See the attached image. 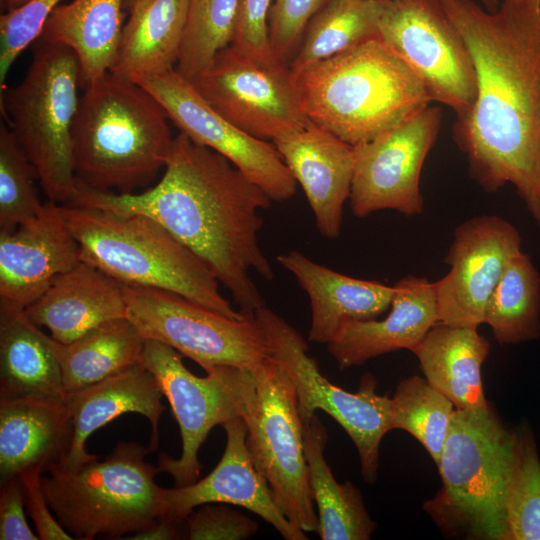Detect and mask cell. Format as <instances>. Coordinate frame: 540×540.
Returning a JSON list of instances; mask_svg holds the SVG:
<instances>
[{"instance_id": "6da1fadb", "label": "cell", "mask_w": 540, "mask_h": 540, "mask_svg": "<svg viewBox=\"0 0 540 540\" xmlns=\"http://www.w3.org/2000/svg\"><path fill=\"white\" fill-rule=\"evenodd\" d=\"M473 59L476 99L457 119L454 140L486 191L513 184L540 226V4L502 0L495 11L473 0H440Z\"/></svg>"}, {"instance_id": "7a4b0ae2", "label": "cell", "mask_w": 540, "mask_h": 540, "mask_svg": "<svg viewBox=\"0 0 540 540\" xmlns=\"http://www.w3.org/2000/svg\"><path fill=\"white\" fill-rule=\"evenodd\" d=\"M77 187L70 205L155 220L212 269L240 311L254 313L264 305L250 272L274 277L258 243L259 211L268 209L272 199L221 154L180 132L152 188L116 194Z\"/></svg>"}, {"instance_id": "3957f363", "label": "cell", "mask_w": 540, "mask_h": 540, "mask_svg": "<svg viewBox=\"0 0 540 540\" xmlns=\"http://www.w3.org/2000/svg\"><path fill=\"white\" fill-rule=\"evenodd\" d=\"M84 88L72 128L77 185L136 193L168 163L175 138L170 119L149 91L110 72Z\"/></svg>"}, {"instance_id": "277c9868", "label": "cell", "mask_w": 540, "mask_h": 540, "mask_svg": "<svg viewBox=\"0 0 540 540\" xmlns=\"http://www.w3.org/2000/svg\"><path fill=\"white\" fill-rule=\"evenodd\" d=\"M292 74L309 120L353 147L433 102L420 78L379 37Z\"/></svg>"}, {"instance_id": "5b68a950", "label": "cell", "mask_w": 540, "mask_h": 540, "mask_svg": "<svg viewBox=\"0 0 540 540\" xmlns=\"http://www.w3.org/2000/svg\"><path fill=\"white\" fill-rule=\"evenodd\" d=\"M81 260L124 285L180 294L229 318L244 317L219 290L212 269L155 220L96 208L61 205Z\"/></svg>"}, {"instance_id": "8992f818", "label": "cell", "mask_w": 540, "mask_h": 540, "mask_svg": "<svg viewBox=\"0 0 540 540\" xmlns=\"http://www.w3.org/2000/svg\"><path fill=\"white\" fill-rule=\"evenodd\" d=\"M151 450L119 441L103 460L76 470L55 465L42 476L46 500L60 524L75 538H124L165 515L158 467L145 461Z\"/></svg>"}, {"instance_id": "52a82bcc", "label": "cell", "mask_w": 540, "mask_h": 540, "mask_svg": "<svg viewBox=\"0 0 540 540\" xmlns=\"http://www.w3.org/2000/svg\"><path fill=\"white\" fill-rule=\"evenodd\" d=\"M79 85L80 66L73 51L40 40L22 81L0 92L6 122L48 200L60 205L72 204L78 194L72 128Z\"/></svg>"}, {"instance_id": "ba28073f", "label": "cell", "mask_w": 540, "mask_h": 540, "mask_svg": "<svg viewBox=\"0 0 540 540\" xmlns=\"http://www.w3.org/2000/svg\"><path fill=\"white\" fill-rule=\"evenodd\" d=\"M513 431L490 408L455 409L437 464L439 493L425 509L443 528L505 540L504 494Z\"/></svg>"}, {"instance_id": "9c48e42d", "label": "cell", "mask_w": 540, "mask_h": 540, "mask_svg": "<svg viewBox=\"0 0 540 540\" xmlns=\"http://www.w3.org/2000/svg\"><path fill=\"white\" fill-rule=\"evenodd\" d=\"M142 361L170 404L182 442L179 458L159 454L158 470L169 474L175 487L192 484L200 479L199 450L210 431L234 418L247 417L256 394L252 372L218 365L205 369V377H198L186 368L179 352L155 340H145Z\"/></svg>"}, {"instance_id": "30bf717a", "label": "cell", "mask_w": 540, "mask_h": 540, "mask_svg": "<svg viewBox=\"0 0 540 540\" xmlns=\"http://www.w3.org/2000/svg\"><path fill=\"white\" fill-rule=\"evenodd\" d=\"M249 369L256 394L244 421L252 461L288 520L306 533L316 532L319 521L308 481L304 426L294 385L272 356Z\"/></svg>"}, {"instance_id": "8fae6325", "label": "cell", "mask_w": 540, "mask_h": 540, "mask_svg": "<svg viewBox=\"0 0 540 540\" xmlns=\"http://www.w3.org/2000/svg\"><path fill=\"white\" fill-rule=\"evenodd\" d=\"M270 348L290 377L297 396L303 426L322 410L332 417L353 441L360 459L364 481L373 483L379 467V445L391 430L389 400L376 392L377 381L367 373L358 391L348 392L331 383L310 357L308 343L301 334L274 311L262 305L254 311Z\"/></svg>"}, {"instance_id": "7c38bea8", "label": "cell", "mask_w": 540, "mask_h": 540, "mask_svg": "<svg viewBox=\"0 0 540 540\" xmlns=\"http://www.w3.org/2000/svg\"><path fill=\"white\" fill-rule=\"evenodd\" d=\"M124 292L126 318L145 340L170 346L204 370L249 368L270 356L254 313L233 319L167 290L125 285Z\"/></svg>"}, {"instance_id": "4fadbf2b", "label": "cell", "mask_w": 540, "mask_h": 540, "mask_svg": "<svg viewBox=\"0 0 540 540\" xmlns=\"http://www.w3.org/2000/svg\"><path fill=\"white\" fill-rule=\"evenodd\" d=\"M190 82L212 109L258 139L273 142L312 124L289 65L261 62L232 44Z\"/></svg>"}, {"instance_id": "5bb4252c", "label": "cell", "mask_w": 540, "mask_h": 540, "mask_svg": "<svg viewBox=\"0 0 540 540\" xmlns=\"http://www.w3.org/2000/svg\"><path fill=\"white\" fill-rule=\"evenodd\" d=\"M379 38L423 82L432 101L464 118L477 94L470 51L440 0H386Z\"/></svg>"}, {"instance_id": "9a60e30c", "label": "cell", "mask_w": 540, "mask_h": 540, "mask_svg": "<svg viewBox=\"0 0 540 540\" xmlns=\"http://www.w3.org/2000/svg\"><path fill=\"white\" fill-rule=\"evenodd\" d=\"M442 122V110L431 104L373 140L354 147L350 208L356 217L391 209L420 214V175Z\"/></svg>"}, {"instance_id": "2e32d148", "label": "cell", "mask_w": 540, "mask_h": 540, "mask_svg": "<svg viewBox=\"0 0 540 540\" xmlns=\"http://www.w3.org/2000/svg\"><path fill=\"white\" fill-rule=\"evenodd\" d=\"M134 82L161 103L180 132L227 158L272 201L295 195L297 182L273 142L249 135L218 114L175 68Z\"/></svg>"}, {"instance_id": "e0dca14e", "label": "cell", "mask_w": 540, "mask_h": 540, "mask_svg": "<svg viewBox=\"0 0 540 540\" xmlns=\"http://www.w3.org/2000/svg\"><path fill=\"white\" fill-rule=\"evenodd\" d=\"M520 251V233L497 215L476 216L459 224L444 260L450 270L434 282L438 322L474 328L484 323L487 302Z\"/></svg>"}, {"instance_id": "ac0fdd59", "label": "cell", "mask_w": 540, "mask_h": 540, "mask_svg": "<svg viewBox=\"0 0 540 540\" xmlns=\"http://www.w3.org/2000/svg\"><path fill=\"white\" fill-rule=\"evenodd\" d=\"M80 261L62 206L48 200L34 219L0 232V309L24 311Z\"/></svg>"}, {"instance_id": "d6986e66", "label": "cell", "mask_w": 540, "mask_h": 540, "mask_svg": "<svg viewBox=\"0 0 540 540\" xmlns=\"http://www.w3.org/2000/svg\"><path fill=\"white\" fill-rule=\"evenodd\" d=\"M222 426L226 445L216 467L192 484L164 488L165 515L185 521L200 505L232 504L257 514L285 540H307L306 532L295 527L279 508L266 479L255 467L246 443L244 419L237 417Z\"/></svg>"}, {"instance_id": "ffe728a7", "label": "cell", "mask_w": 540, "mask_h": 540, "mask_svg": "<svg viewBox=\"0 0 540 540\" xmlns=\"http://www.w3.org/2000/svg\"><path fill=\"white\" fill-rule=\"evenodd\" d=\"M306 195L320 234L339 237L354 173V147L311 124L273 141Z\"/></svg>"}, {"instance_id": "44dd1931", "label": "cell", "mask_w": 540, "mask_h": 540, "mask_svg": "<svg viewBox=\"0 0 540 540\" xmlns=\"http://www.w3.org/2000/svg\"><path fill=\"white\" fill-rule=\"evenodd\" d=\"M162 396L158 381L143 362L67 393L65 404L70 416L72 439L69 451L59 465L76 470L99 458L86 450L88 437L125 413H138L149 420L152 435L148 447L151 451L156 450L159 419L165 410Z\"/></svg>"}, {"instance_id": "7402d4cb", "label": "cell", "mask_w": 540, "mask_h": 540, "mask_svg": "<svg viewBox=\"0 0 540 540\" xmlns=\"http://www.w3.org/2000/svg\"><path fill=\"white\" fill-rule=\"evenodd\" d=\"M394 286L386 318L345 321L327 344L340 370L399 349L411 351L438 323L434 282L407 275Z\"/></svg>"}, {"instance_id": "603a6c76", "label": "cell", "mask_w": 540, "mask_h": 540, "mask_svg": "<svg viewBox=\"0 0 540 540\" xmlns=\"http://www.w3.org/2000/svg\"><path fill=\"white\" fill-rule=\"evenodd\" d=\"M124 284L81 260L58 275L24 312L61 344H69L95 327L126 317Z\"/></svg>"}, {"instance_id": "cb8c5ba5", "label": "cell", "mask_w": 540, "mask_h": 540, "mask_svg": "<svg viewBox=\"0 0 540 540\" xmlns=\"http://www.w3.org/2000/svg\"><path fill=\"white\" fill-rule=\"evenodd\" d=\"M277 261L309 297L312 342L327 345L345 321L376 319L391 306L394 285L346 276L296 250L278 255Z\"/></svg>"}, {"instance_id": "d4e9b609", "label": "cell", "mask_w": 540, "mask_h": 540, "mask_svg": "<svg viewBox=\"0 0 540 540\" xmlns=\"http://www.w3.org/2000/svg\"><path fill=\"white\" fill-rule=\"evenodd\" d=\"M71 439L65 402L0 400V483L31 467L46 472L61 464Z\"/></svg>"}, {"instance_id": "484cf974", "label": "cell", "mask_w": 540, "mask_h": 540, "mask_svg": "<svg viewBox=\"0 0 540 540\" xmlns=\"http://www.w3.org/2000/svg\"><path fill=\"white\" fill-rule=\"evenodd\" d=\"M55 344L24 311L0 309V400L66 401Z\"/></svg>"}, {"instance_id": "4316f807", "label": "cell", "mask_w": 540, "mask_h": 540, "mask_svg": "<svg viewBox=\"0 0 540 540\" xmlns=\"http://www.w3.org/2000/svg\"><path fill=\"white\" fill-rule=\"evenodd\" d=\"M489 342L477 328L436 323L412 348L428 383L459 410L489 408L483 393L481 367Z\"/></svg>"}, {"instance_id": "83f0119b", "label": "cell", "mask_w": 540, "mask_h": 540, "mask_svg": "<svg viewBox=\"0 0 540 540\" xmlns=\"http://www.w3.org/2000/svg\"><path fill=\"white\" fill-rule=\"evenodd\" d=\"M189 0H140L129 11L110 73L129 80L174 69Z\"/></svg>"}, {"instance_id": "f1b7e54d", "label": "cell", "mask_w": 540, "mask_h": 540, "mask_svg": "<svg viewBox=\"0 0 540 540\" xmlns=\"http://www.w3.org/2000/svg\"><path fill=\"white\" fill-rule=\"evenodd\" d=\"M124 0H72L58 5L40 40L66 46L76 55L81 85L110 71L122 34Z\"/></svg>"}, {"instance_id": "f546056e", "label": "cell", "mask_w": 540, "mask_h": 540, "mask_svg": "<svg viewBox=\"0 0 540 540\" xmlns=\"http://www.w3.org/2000/svg\"><path fill=\"white\" fill-rule=\"evenodd\" d=\"M304 450L308 481L318 515L321 540H368L376 523L370 517L359 489L351 482L339 483L325 459L328 433L314 415L304 425Z\"/></svg>"}, {"instance_id": "4dcf8cb0", "label": "cell", "mask_w": 540, "mask_h": 540, "mask_svg": "<svg viewBox=\"0 0 540 540\" xmlns=\"http://www.w3.org/2000/svg\"><path fill=\"white\" fill-rule=\"evenodd\" d=\"M144 344L126 317L107 321L69 344L56 341L66 394L142 363Z\"/></svg>"}, {"instance_id": "1f68e13d", "label": "cell", "mask_w": 540, "mask_h": 540, "mask_svg": "<svg viewBox=\"0 0 540 540\" xmlns=\"http://www.w3.org/2000/svg\"><path fill=\"white\" fill-rule=\"evenodd\" d=\"M385 5L386 0H330L306 26L291 72L379 37Z\"/></svg>"}, {"instance_id": "d6a6232c", "label": "cell", "mask_w": 540, "mask_h": 540, "mask_svg": "<svg viewBox=\"0 0 540 540\" xmlns=\"http://www.w3.org/2000/svg\"><path fill=\"white\" fill-rule=\"evenodd\" d=\"M484 323L501 345L540 336V275L531 257L520 251L505 268L485 309Z\"/></svg>"}, {"instance_id": "836d02e7", "label": "cell", "mask_w": 540, "mask_h": 540, "mask_svg": "<svg viewBox=\"0 0 540 540\" xmlns=\"http://www.w3.org/2000/svg\"><path fill=\"white\" fill-rule=\"evenodd\" d=\"M504 510L505 540H540V459L531 431H513Z\"/></svg>"}, {"instance_id": "e575fe53", "label": "cell", "mask_w": 540, "mask_h": 540, "mask_svg": "<svg viewBox=\"0 0 540 540\" xmlns=\"http://www.w3.org/2000/svg\"><path fill=\"white\" fill-rule=\"evenodd\" d=\"M454 404L418 375L403 379L389 400L391 430L402 429L414 436L439 462Z\"/></svg>"}, {"instance_id": "d590c367", "label": "cell", "mask_w": 540, "mask_h": 540, "mask_svg": "<svg viewBox=\"0 0 540 540\" xmlns=\"http://www.w3.org/2000/svg\"><path fill=\"white\" fill-rule=\"evenodd\" d=\"M240 0H189L188 19L175 69L191 81L227 47Z\"/></svg>"}, {"instance_id": "8d00e7d4", "label": "cell", "mask_w": 540, "mask_h": 540, "mask_svg": "<svg viewBox=\"0 0 540 540\" xmlns=\"http://www.w3.org/2000/svg\"><path fill=\"white\" fill-rule=\"evenodd\" d=\"M7 123L0 125V232H9L42 211L37 172Z\"/></svg>"}, {"instance_id": "74e56055", "label": "cell", "mask_w": 540, "mask_h": 540, "mask_svg": "<svg viewBox=\"0 0 540 540\" xmlns=\"http://www.w3.org/2000/svg\"><path fill=\"white\" fill-rule=\"evenodd\" d=\"M62 0H29L0 16V91L17 57L40 38L43 27Z\"/></svg>"}, {"instance_id": "f35d334b", "label": "cell", "mask_w": 540, "mask_h": 540, "mask_svg": "<svg viewBox=\"0 0 540 540\" xmlns=\"http://www.w3.org/2000/svg\"><path fill=\"white\" fill-rule=\"evenodd\" d=\"M330 0H273L269 17V41L275 57L289 65L313 16Z\"/></svg>"}, {"instance_id": "ab89813d", "label": "cell", "mask_w": 540, "mask_h": 540, "mask_svg": "<svg viewBox=\"0 0 540 540\" xmlns=\"http://www.w3.org/2000/svg\"><path fill=\"white\" fill-rule=\"evenodd\" d=\"M189 540H246L257 530L256 521L224 503H207L186 517Z\"/></svg>"}, {"instance_id": "60d3db41", "label": "cell", "mask_w": 540, "mask_h": 540, "mask_svg": "<svg viewBox=\"0 0 540 540\" xmlns=\"http://www.w3.org/2000/svg\"><path fill=\"white\" fill-rule=\"evenodd\" d=\"M272 2L240 0L230 43L268 64L282 63L275 57L269 41L268 17Z\"/></svg>"}, {"instance_id": "b9f144b4", "label": "cell", "mask_w": 540, "mask_h": 540, "mask_svg": "<svg viewBox=\"0 0 540 540\" xmlns=\"http://www.w3.org/2000/svg\"><path fill=\"white\" fill-rule=\"evenodd\" d=\"M43 473L41 467H31L18 475L23 487L27 513L34 523L37 535L42 540L75 539L56 519L46 500L42 488Z\"/></svg>"}, {"instance_id": "7bdbcfd3", "label": "cell", "mask_w": 540, "mask_h": 540, "mask_svg": "<svg viewBox=\"0 0 540 540\" xmlns=\"http://www.w3.org/2000/svg\"><path fill=\"white\" fill-rule=\"evenodd\" d=\"M0 485V539H40L27 523L24 492L19 476H14Z\"/></svg>"}, {"instance_id": "ee69618b", "label": "cell", "mask_w": 540, "mask_h": 540, "mask_svg": "<svg viewBox=\"0 0 540 540\" xmlns=\"http://www.w3.org/2000/svg\"><path fill=\"white\" fill-rule=\"evenodd\" d=\"M187 538L186 520L179 521L166 515L157 518L148 528L133 533L131 540H175Z\"/></svg>"}, {"instance_id": "f6af8a7d", "label": "cell", "mask_w": 540, "mask_h": 540, "mask_svg": "<svg viewBox=\"0 0 540 540\" xmlns=\"http://www.w3.org/2000/svg\"><path fill=\"white\" fill-rule=\"evenodd\" d=\"M28 1L29 0H2V4L5 8V11H10L22 6Z\"/></svg>"}, {"instance_id": "bcb514c9", "label": "cell", "mask_w": 540, "mask_h": 540, "mask_svg": "<svg viewBox=\"0 0 540 540\" xmlns=\"http://www.w3.org/2000/svg\"><path fill=\"white\" fill-rule=\"evenodd\" d=\"M489 11H495L499 6L498 0H480Z\"/></svg>"}, {"instance_id": "7dc6e473", "label": "cell", "mask_w": 540, "mask_h": 540, "mask_svg": "<svg viewBox=\"0 0 540 540\" xmlns=\"http://www.w3.org/2000/svg\"><path fill=\"white\" fill-rule=\"evenodd\" d=\"M140 0H124V9L129 12L132 7Z\"/></svg>"}, {"instance_id": "c3c4849f", "label": "cell", "mask_w": 540, "mask_h": 540, "mask_svg": "<svg viewBox=\"0 0 540 540\" xmlns=\"http://www.w3.org/2000/svg\"><path fill=\"white\" fill-rule=\"evenodd\" d=\"M538 184H539V191H540V146H539V153H538Z\"/></svg>"}, {"instance_id": "681fc988", "label": "cell", "mask_w": 540, "mask_h": 540, "mask_svg": "<svg viewBox=\"0 0 540 540\" xmlns=\"http://www.w3.org/2000/svg\"><path fill=\"white\" fill-rule=\"evenodd\" d=\"M529 1H532V2H535L537 4H540V0H529Z\"/></svg>"}]
</instances>
